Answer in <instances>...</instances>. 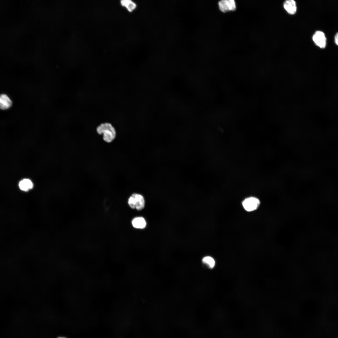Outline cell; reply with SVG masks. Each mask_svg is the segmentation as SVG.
I'll use <instances>...</instances> for the list:
<instances>
[{
    "instance_id": "6da1fadb",
    "label": "cell",
    "mask_w": 338,
    "mask_h": 338,
    "mask_svg": "<svg viewBox=\"0 0 338 338\" xmlns=\"http://www.w3.org/2000/svg\"><path fill=\"white\" fill-rule=\"evenodd\" d=\"M96 131L98 135H103V140L106 143L112 142L116 137V132L115 128L110 123L100 124L97 127Z\"/></svg>"
},
{
    "instance_id": "7a4b0ae2",
    "label": "cell",
    "mask_w": 338,
    "mask_h": 338,
    "mask_svg": "<svg viewBox=\"0 0 338 338\" xmlns=\"http://www.w3.org/2000/svg\"><path fill=\"white\" fill-rule=\"evenodd\" d=\"M128 204L131 208L141 210L144 207L145 202L143 197L141 195L134 193L129 198Z\"/></svg>"
},
{
    "instance_id": "3957f363",
    "label": "cell",
    "mask_w": 338,
    "mask_h": 338,
    "mask_svg": "<svg viewBox=\"0 0 338 338\" xmlns=\"http://www.w3.org/2000/svg\"><path fill=\"white\" fill-rule=\"evenodd\" d=\"M260 203V202L258 199L253 197H250L244 200L242 202V205L246 211L250 212L256 209Z\"/></svg>"
},
{
    "instance_id": "277c9868",
    "label": "cell",
    "mask_w": 338,
    "mask_h": 338,
    "mask_svg": "<svg viewBox=\"0 0 338 338\" xmlns=\"http://www.w3.org/2000/svg\"><path fill=\"white\" fill-rule=\"evenodd\" d=\"M220 10L223 12H226L235 9L236 5L233 0H223L218 3Z\"/></svg>"
},
{
    "instance_id": "5b68a950",
    "label": "cell",
    "mask_w": 338,
    "mask_h": 338,
    "mask_svg": "<svg viewBox=\"0 0 338 338\" xmlns=\"http://www.w3.org/2000/svg\"><path fill=\"white\" fill-rule=\"evenodd\" d=\"M315 44L320 48H325L326 45V38L324 33L320 31H316L312 37Z\"/></svg>"
},
{
    "instance_id": "8992f818",
    "label": "cell",
    "mask_w": 338,
    "mask_h": 338,
    "mask_svg": "<svg viewBox=\"0 0 338 338\" xmlns=\"http://www.w3.org/2000/svg\"><path fill=\"white\" fill-rule=\"evenodd\" d=\"M284 7L287 12L290 14H295L297 11L295 2L293 0L286 1L283 5Z\"/></svg>"
},
{
    "instance_id": "52a82bcc",
    "label": "cell",
    "mask_w": 338,
    "mask_h": 338,
    "mask_svg": "<svg viewBox=\"0 0 338 338\" xmlns=\"http://www.w3.org/2000/svg\"><path fill=\"white\" fill-rule=\"evenodd\" d=\"M12 105V102L6 95L3 94L0 97V108L3 110L9 108Z\"/></svg>"
},
{
    "instance_id": "ba28073f",
    "label": "cell",
    "mask_w": 338,
    "mask_h": 338,
    "mask_svg": "<svg viewBox=\"0 0 338 338\" xmlns=\"http://www.w3.org/2000/svg\"><path fill=\"white\" fill-rule=\"evenodd\" d=\"M132 224L135 228L143 229L146 226V222L143 218L138 217L135 218L132 220Z\"/></svg>"
},
{
    "instance_id": "9c48e42d",
    "label": "cell",
    "mask_w": 338,
    "mask_h": 338,
    "mask_svg": "<svg viewBox=\"0 0 338 338\" xmlns=\"http://www.w3.org/2000/svg\"><path fill=\"white\" fill-rule=\"evenodd\" d=\"M19 187L22 190L27 191L33 188V184L29 179H24L19 182Z\"/></svg>"
},
{
    "instance_id": "30bf717a",
    "label": "cell",
    "mask_w": 338,
    "mask_h": 338,
    "mask_svg": "<svg viewBox=\"0 0 338 338\" xmlns=\"http://www.w3.org/2000/svg\"><path fill=\"white\" fill-rule=\"evenodd\" d=\"M120 4L130 12H132L137 7L136 4L131 0H122L120 1Z\"/></svg>"
},
{
    "instance_id": "8fae6325",
    "label": "cell",
    "mask_w": 338,
    "mask_h": 338,
    "mask_svg": "<svg viewBox=\"0 0 338 338\" xmlns=\"http://www.w3.org/2000/svg\"><path fill=\"white\" fill-rule=\"evenodd\" d=\"M202 261L210 269L213 268L215 265V262L214 259L210 256H206L203 257Z\"/></svg>"
},
{
    "instance_id": "7c38bea8",
    "label": "cell",
    "mask_w": 338,
    "mask_h": 338,
    "mask_svg": "<svg viewBox=\"0 0 338 338\" xmlns=\"http://www.w3.org/2000/svg\"><path fill=\"white\" fill-rule=\"evenodd\" d=\"M335 41L336 44L338 45V32L335 35Z\"/></svg>"
},
{
    "instance_id": "4fadbf2b",
    "label": "cell",
    "mask_w": 338,
    "mask_h": 338,
    "mask_svg": "<svg viewBox=\"0 0 338 338\" xmlns=\"http://www.w3.org/2000/svg\"><path fill=\"white\" fill-rule=\"evenodd\" d=\"M57 338H66L65 337H58Z\"/></svg>"
}]
</instances>
